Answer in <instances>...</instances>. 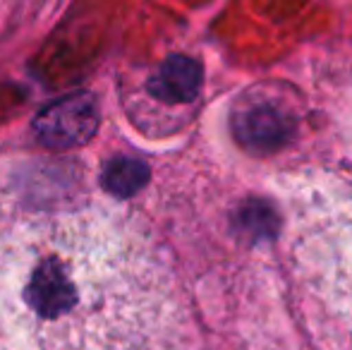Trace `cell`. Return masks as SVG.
I'll list each match as a JSON object with an SVG mask.
<instances>
[{"instance_id": "6da1fadb", "label": "cell", "mask_w": 352, "mask_h": 350, "mask_svg": "<svg viewBox=\"0 0 352 350\" xmlns=\"http://www.w3.org/2000/svg\"><path fill=\"white\" fill-rule=\"evenodd\" d=\"M187 309L148 226L84 206L0 238V350H182Z\"/></svg>"}, {"instance_id": "7a4b0ae2", "label": "cell", "mask_w": 352, "mask_h": 350, "mask_svg": "<svg viewBox=\"0 0 352 350\" xmlns=\"http://www.w3.org/2000/svg\"><path fill=\"white\" fill-rule=\"evenodd\" d=\"M316 175L290 195V293L316 348L352 350V182Z\"/></svg>"}, {"instance_id": "3957f363", "label": "cell", "mask_w": 352, "mask_h": 350, "mask_svg": "<svg viewBox=\"0 0 352 350\" xmlns=\"http://www.w3.org/2000/svg\"><path fill=\"white\" fill-rule=\"evenodd\" d=\"M101 113L94 94L79 91L43 108L34 120V130L41 144L51 149H74L87 144L98 130Z\"/></svg>"}, {"instance_id": "277c9868", "label": "cell", "mask_w": 352, "mask_h": 350, "mask_svg": "<svg viewBox=\"0 0 352 350\" xmlns=\"http://www.w3.org/2000/svg\"><path fill=\"white\" fill-rule=\"evenodd\" d=\"M232 130L245 149L269 154L295 135V118L271 98H247L232 116Z\"/></svg>"}, {"instance_id": "5b68a950", "label": "cell", "mask_w": 352, "mask_h": 350, "mask_svg": "<svg viewBox=\"0 0 352 350\" xmlns=\"http://www.w3.org/2000/svg\"><path fill=\"white\" fill-rule=\"evenodd\" d=\"M201 77H204V72L195 58L173 56L163 61V65L151 77L148 91L168 103H190L199 94Z\"/></svg>"}, {"instance_id": "8992f818", "label": "cell", "mask_w": 352, "mask_h": 350, "mask_svg": "<svg viewBox=\"0 0 352 350\" xmlns=\"http://www.w3.org/2000/svg\"><path fill=\"white\" fill-rule=\"evenodd\" d=\"M148 180V168L137 159H113L101 173V182L111 195L130 197Z\"/></svg>"}]
</instances>
